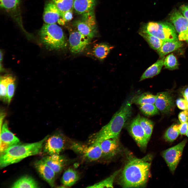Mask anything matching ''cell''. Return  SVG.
<instances>
[{"label":"cell","instance_id":"obj_9","mask_svg":"<svg viewBox=\"0 0 188 188\" xmlns=\"http://www.w3.org/2000/svg\"><path fill=\"white\" fill-rule=\"evenodd\" d=\"M169 17L171 21L178 33L179 40L188 43V19L176 10L171 13Z\"/></svg>","mask_w":188,"mask_h":188},{"label":"cell","instance_id":"obj_2","mask_svg":"<svg viewBox=\"0 0 188 188\" xmlns=\"http://www.w3.org/2000/svg\"><path fill=\"white\" fill-rule=\"evenodd\" d=\"M134 98L128 99L124 102L109 122L91 136L90 140L91 144L119 137L125 122L132 114V105Z\"/></svg>","mask_w":188,"mask_h":188},{"label":"cell","instance_id":"obj_7","mask_svg":"<svg viewBox=\"0 0 188 188\" xmlns=\"http://www.w3.org/2000/svg\"><path fill=\"white\" fill-rule=\"evenodd\" d=\"M187 142L185 139L176 145L162 153V156L170 170L173 173L181 157L184 148Z\"/></svg>","mask_w":188,"mask_h":188},{"label":"cell","instance_id":"obj_16","mask_svg":"<svg viewBox=\"0 0 188 188\" xmlns=\"http://www.w3.org/2000/svg\"><path fill=\"white\" fill-rule=\"evenodd\" d=\"M102 156L109 158L116 155L119 150L118 137L111 138L99 142Z\"/></svg>","mask_w":188,"mask_h":188},{"label":"cell","instance_id":"obj_29","mask_svg":"<svg viewBox=\"0 0 188 188\" xmlns=\"http://www.w3.org/2000/svg\"><path fill=\"white\" fill-rule=\"evenodd\" d=\"M139 122L149 141L151 137L154 127V124L153 122L148 119L140 117Z\"/></svg>","mask_w":188,"mask_h":188},{"label":"cell","instance_id":"obj_35","mask_svg":"<svg viewBox=\"0 0 188 188\" xmlns=\"http://www.w3.org/2000/svg\"><path fill=\"white\" fill-rule=\"evenodd\" d=\"M0 6L6 10L15 9L18 6L20 0H0Z\"/></svg>","mask_w":188,"mask_h":188},{"label":"cell","instance_id":"obj_33","mask_svg":"<svg viewBox=\"0 0 188 188\" xmlns=\"http://www.w3.org/2000/svg\"><path fill=\"white\" fill-rule=\"evenodd\" d=\"M8 75L1 77L0 81V98L4 101L8 102L7 94Z\"/></svg>","mask_w":188,"mask_h":188},{"label":"cell","instance_id":"obj_1","mask_svg":"<svg viewBox=\"0 0 188 188\" xmlns=\"http://www.w3.org/2000/svg\"><path fill=\"white\" fill-rule=\"evenodd\" d=\"M151 159V155H148L141 158L129 159L120 177L121 185L125 188L144 187L148 179Z\"/></svg>","mask_w":188,"mask_h":188},{"label":"cell","instance_id":"obj_26","mask_svg":"<svg viewBox=\"0 0 188 188\" xmlns=\"http://www.w3.org/2000/svg\"><path fill=\"white\" fill-rule=\"evenodd\" d=\"M156 95L148 92L143 93L140 95L134 97L133 103L139 105L146 104H155Z\"/></svg>","mask_w":188,"mask_h":188},{"label":"cell","instance_id":"obj_8","mask_svg":"<svg viewBox=\"0 0 188 188\" xmlns=\"http://www.w3.org/2000/svg\"><path fill=\"white\" fill-rule=\"evenodd\" d=\"M73 150L81 155L86 160L93 161L97 160L102 156L99 143L92 144L87 146L73 142L71 146Z\"/></svg>","mask_w":188,"mask_h":188},{"label":"cell","instance_id":"obj_30","mask_svg":"<svg viewBox=\"0 0 188 188\" xmlns=\"http://www.w3.org/2000/svg\"><path fill=\"white\" fill-rule=\"evenodd\" d=\"M61 13L72 10L73 7V0H52Z\"/></svg>","mask_w":188,"mask_h":188},{"label":"cell","instance_id":"obj_37","mask_svg":"<svg viewBox=\"0 0 188 188\" xmlns=\"http://www.w3.org/2000/svg\"><path fill=\"white\" fill-rule=\"evenodd\" d=\"M61 17L65 22L71 20L73 18L72 10L61 13Z\"/></svg>","mask_w":188,"mask_h":188},{"label":"cell","instance_id":"obj_14","mask_svg":"<svg viewBox=\"0 0 188 188\" xmlns=\"http://www.w3.org/2000/svg\"><path fill=\"white\" fill-rule=\"evenodd\" d=\"M19 139L9 130L6 121L2 125L0 135V153L14 145L20 143Z\"/></svg>","mask_w":188,"mask_h":188},{"label":"cell","instance_id":"obj_18","mask_svg":"<svg viewBox=\"0 0 188 188\" xmlns=\"http://www.w3.org/2000/svg\"><path fill=\"white\" fill-rule=\"evenodd\" d=\"M42 159L56 173L61 171L66 163L64 157L59 154L49 155Z\"/></svg>","mask_w":188,"mask_h":188},{"label":"cell","instance_id":"obj_25","mask_svg":"<svg viewBox=\"0 0 188 188\" xmlns=\"http://www.w3.org/2000/svg\"><path fill=\"white\" fill-rule=\"evenodd\" d=\"M139 34L148 43L151 48L155 50L158 49L164 42L157 37L146 33L140 31Z\"/></svg>","mask_w":188,"mask_h":188},{"label":"cell","instance_id":"obj_34","mask_svg":"<svg viewBox=\"0 0 188 188\" xmlns=\"http://www.w3.org/2000/svg\"><path fill=\"white\" fill-rule=\"evenodd\" d=\"M15 80L14 77L8 75L7 89L8 103L10 102L14 94L15 88Z\"/></svg>","mask_w":188,"mask_h":188},{"label":"cell","instance_id":"obj_11","mask_svg":"<svg viewBox=\"0 0 188 188\" xmlns=\"http://www.w3.org/2000/svg\"><path fill=\"white\" fill-rule=\"evenodd\" d=\"M90 39L77 29L71 30L69 32V38L70 51L74 54L82 52L89 44Z\"/></svg>","mask_w":188,"mask_h":188},{"label":"cell","instance_id":"obj_3","mask_svg":"<svg viewBox=\"0 0 188 188\" xmlns=\"http://www.w3.org/2000/svg\"><path fill=\"white\" fill-rule=\"evenodd\" d=\"M48 137L47 136L40 141L34 143H19L1 152V168L5 167L17 163L27 157L39 154Z\"/></svg>","mask_w":188,"mask_h":188},{"label":"cell","instance_id":"obj_10","mask_svg":"<svg viewBox=\"0 0 188 188\" xmlns=\"http://www.w3.org/2000/svg\"><path fill=\"white\" fill-rule=\"evenodd\" d=\"M140 115L138 114L131 121L129 126L128 130L138 146L144 149L146 148L149 140L140 124Z\"/></svg>","mask_w":188,"mask_h":188},{"label":"cell","instance_id":"obj_39","mask_svg":"<svg viewBox=\"0 0 188 188\" xmlns=\"http://www.w3.org/2000/svg\"><path fill=\"white\" fill-rule=\"evenodd\" d=\"M188 129V122L181 123L180 125L179 130L181 135H186Z\"/></svg>","mask_w":188,"mask_h":188},{"label":"cell","instance_id":"obj_41","mask_svg":"<svg viewBox=\"0 0 188 188\" xmlns=\"http://www.w3.org/2000/svg\"><path fill=\"white\" fill-rule=\"evenodd\" d=\"M181 93L184 99L188 102V86L182 90Z\"/></svg>","mask_w":188,"mask_h":188},{"label":"cell","instance_id":"obj_40","mask_svg":"<svg viewBox=\"0 0 188 188\" xmlns=\"http://www.w3.org/2000/svg\"><path fill=\"white\" fill-rule=\"evenodd\" d=\"M180 10L183 15L188 19V5H182L180 7Z\"/></svg>","mask_w":188,"mask_h":188},{"label":"cell","instance_id":"obj_20","mask_svg":"<svg viewBox=\"0 0 188 188\" xmlns=\"http://www.w3.org/2000/svg\"><path fill=\"white\" fill-rule=\"evenodd\" d=\"M183 43L180 40L164 42L162 46L157 50V52L161 58L166 55L181 47Z\"/></svg>","mask_w":188,"mask_h":188},{"label":"cell","instance_id":"obj_43","mask_svg":"<svg viewBox=\"0 0 188 188\" xmlns=\"http://www.w3.org/2000/svg\"><path fill=\"white\" fill-rule=\"evenodd\" d=\"M186 135L188 137V129Z\"/></svg>","mask_w":188,"mask_h":188},{"label":"cell","instance_id":"obj_15","mask_svg":"<svg viewBox=\"0 0 188 188\" xmlns=\"http://www.w3.org/2000/svg\"><path fill=\"white\" fill-rule=\"evenodd\" d=\"M34 166L40 176L51 187H54L56 174L54 171L42 159L36 161Z\"/></svg>","mask_w":188,"mask_h":188},{"label":"cell","instance_id":"obj_38","mask_svg":"<svg viewBox=\"0 0 188 188\" xmlns=\"http://www.w3.org/2000/svg\"><path fill=\"white\" fill-rule=\"evenodd\" d=\"M178 119L181 123L188 121V112L186 110H184L180 112L178 115Z\"/></svg>","mask_w":188,"mask_h":188},{"label":"cell","instance_id":"obj_12","mask_svg":"<svg viewBox=\"0 0 188 188\" xmlns=\"http://www.w3.org/2000/svg\"><path fill=\"white\" fill-rule=\"evenodd\" d=\"M64 145V139L60 134H56L47 138L44 144V151L49 155L60 154Z\"/></svg>","mask_w":188,"mask_h":188},{"label":"cell","instance_id":"obj_23","mask_svg":"<svg viewBox=\"0 0 188 188\" xmlns=\"http://www.w3.org/2000/svg\"><path fill=\"white\" fill-rule=\"evenodd\" d=\"M36 180L28 176H22L12 185V188H38L39 187Z\"/></svg>","mask_w":188,"mask_h":188},{"label":"cell","instance_id":"obj_36","mask_svg":"<svg viewBox=\"0 0 188 188\" xmlns=\"http://www.w3.org/2000/svg\"><path fill=\"white\" fill-rule=\"evenodd\" d=\"M176 103L178 107L182 110H186L188 105V102L185 99L179 98L177 99Z\"/></svg>","mask_w":188,"mask_h":188},{"label":"cell","instance_id":"obj_32","mask_svg":"<svg viewBox=\"0 0 188 188\" xmlns=\"http://www.w3.org/2000/svg\"><path fill=\"white\" fill-rule=\"evenodd\" d=\"M163 64L166 68L172 70L177 68L178 66L176 58L173 54L168 55L164 58Z\"/></svg>","mask_w":188,"mask_h":188},{"label":"cell","instance_id":"obj_4","mask_svg":"<svg viewBox=\"0 0 188 188\" xmlns=\"http://www.w3.org/2000/svg\"><path fill=\"white\" fill-rule=\"evenodd\" d=\"M39 36L42 43L48 49L59 50L67 46L62 29L56 23L44 24L40 31Z\"/></svg>","mask_w":188,"mask_h":188},{"label":"cell","instance_id":"obj_5","mask_svg":"<svg viewBox=\"0 0 188 188\" xmlns=\"http://www.w3.org/2000/svg\"><path fill=\"white\" fill-rule=\"evenodd\" d=\"M140 31L153 36L164 42L177 41L178 39L174 27L168 22L151 21L144 24Z\"/></svg>","mask_w":188,"mask_h":188},{"label":"cell","instance_id":"obj_19","mask_svg":"<svg viewBox=\"0 0 188 188\" xmlns=\"http://www.w3.org/2000/svg\"><path fill=\"white\" fill-rule=\"evenodd\" d=\"M96 0H74L73 7L78 14H82L94 10Z\"/></svg>","mask_w":188,"mask_h":188},{"label":"cell","instance_id":"obj_17","mask_svg":"<svg viewBox=\"0 0 188 188\" xmlns=\"http://www.w3.org/2000/svg\"><path fill=\"white\" fill-rule=\"evenodd\" d=\"M61 13L53 2L48 3L45 5L43 14V19L45 23L55 24L61 17Z\"/></svg>","mask_w":188,"mask_h":188},{"label":"cell","instance_id":"obj_31","mask_svg":"<svg viewBox=\"0 0 188 188\" xmlns=\"http://www.w3.org/2000/svg\"><path fill=\"white\" fill-rule=\"evenodd\" d=\"M154 104H146L139 105V108L142 112L147 116H151L158 114L159 110Z\"/></svg>","mask_w":188,"mask_h":188},{"label":"cell","instance_id":"obj_44","mask_svg":"<svg viewBox=\"0 0 188 188\" xmlns=\"http://www.w3.org/2000/svg\"><path fill=\"white\" fill-rule=\"evenodd\" d=\"M186 110H187V111H188V105H187V109H186Z\"/></svg>","mask_w":188,"mask_h":188},{"label":"cell","instance_id":"obj_13","mask_svg":"<svg viewBox=\"0 0 188 188\" xmlns=\"http://www.w3.org/2000/svg\"><path fill=\"white\" fill-rule=\"evenodd\" d=\"M154 104L159 110L164 114L171 111L174 105L173 96L167 92L158 93L156 95Z\"/></svg>","mask_w":188,"mask_h":188},{"label":"cell","instance_id":"obj_42","mask_svg":"<svg viewBox=\"0 0 188 188\" xmlns=\"http://www.w3.org/2000/svg\"><path fill=\"white\" fill-rule=\"evenodd\" d=\"M3 54L2 52L1 51L0 52V62H1V61H2L3 59Z\"/></svg>","mask_w":188,"mask_h":188},{"label":"cell","instance_id":"obj_27","mask_svg":"<svg viewBox=\"0 0 188 188\" xmlns=\"http://www.w3.org/2000/svg\"><path fill=\"white\" fill-rule=\"evenodd\" d=\"M120 172V170L115 172L108 178L91 185L87 187L88 188H108L113 187V183L116 176Z\"/></svg>","mask_w":188,"mask_h":188},{"label":"cell","instance_id":"obj_21","mask_svg":"<svg viewBox=\"0 0 188 188\" xmlns=\"http://www.w3.org/2000/svg\"><path fill=\"white\" fill-rule=\"evenodd\" d=\"M165 57L158 60L156 62L149 67L144 73L140 77V81L152 77L157 75L160 72L164 65Z\"/></svg>","mask_w":188,"mask_h":188},{"label":"cell","instance_id":"obj_6","mask_svg":"<svg viewBox=\"0 0 188 188\" xmlns=\"http://www.w3.org/2000/svg\"><path fill=\"white\" fill-rule=\"evenodd\" d=\"M81 15V18L75 22L74 25L76 29L81 33L92 38L95 36L97 32L94 10Z\"/></svg>","mask_w":188,"mask_h":188},{"label":"cell","instance_id":"obj_24","mask_svg":"<svg viewBox=\"0 0 188 188\" xmlns=\"http://www.w3.org/2000/svg\"><path fill=\"white\" fill-rule=\"evenodd\" d=\"M112 47L104 43L97 44L94 45L92 52L95 56L100 60L106 57Z\"/></svg>","mask_w":188,"mask_h":188},{"label":"cell","instance_id":"obj_22","mask_svg":"<svg viewBox=\"0 0 188 188\" xmlns=\"http://www.w3.org/2000/svg\"><path fill=\"white\" fill-rule=\"evenodd\" d=\"M79 178V175L77 171L73 168H69L64 172L61 183L64 186L70 187L74 185Z\"/></svg>","mask_w":188,"mask_h":188},{"label":"cell","instance_id":"obj_28","mask_svg":"<svg viewBox=\"0 0 188 188\" xmlns=\"http://www.w3.org/2000/svg\"><path fill=\"white\" fill-rule=\"evenodd\" d=\"M180 125L173 124L166 130L164 136V139L167 141L172 142L175 140L180 134Z\"/></svg>","mask_w":188,"mask_h":188}]
</instances>
